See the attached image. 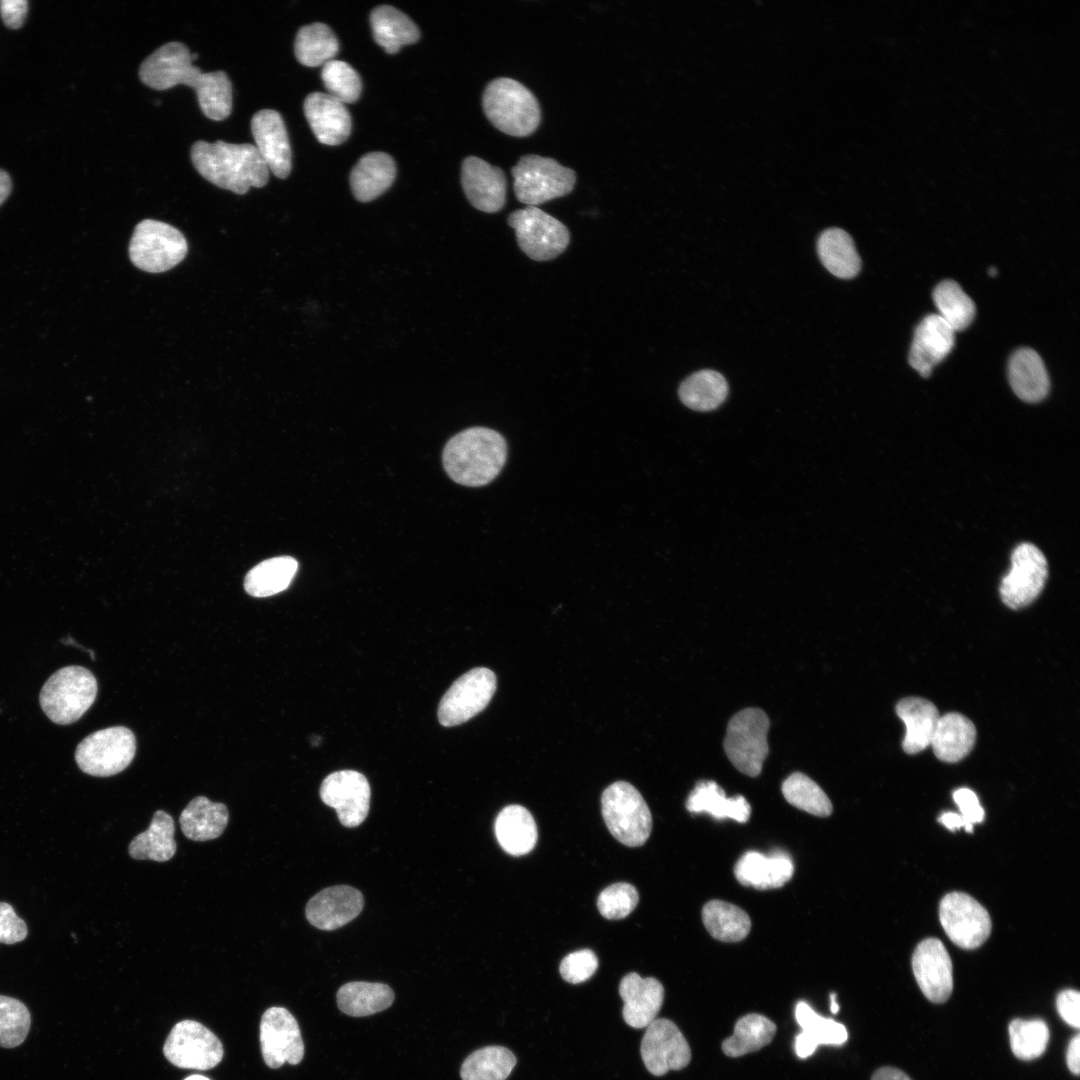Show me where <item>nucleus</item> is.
<instances>
[{"mask_svg": "<svg viewBox=\"0 0 1080 1080\" xmlns=\"http://www.w3.org/2000/svg\"><path fill=\"white\" fill-rule=\"evenodd\" d=\"M141 81L156 90L178 84L192 87L202 112L212 120L227 118L232 110V85L224 71L202 72L193 65L188 47L177 41L160 46L139 68Z\"/></svg>", "mask_w": 1080, "mask_h": 1080, "instance_id": "obj_1", "label": "nucleus"}, {"mask_svg": "<svg viewBox=\"0 0 1080 1080\" xmlns=\"http://www.w3.org/2000/svg\"><path fill=\"white\" fill-rule=\"evenodd\" d=\"M196 170L212 184L236 194L267 184L269 169L254 144L197 141L191 148Z\"/></svg>", "mask_w": 1080, "mask_h": 1080, "instance_id": "obj_2", "label": "nucleus"}, {"mask_svg": "<svg viewBox=\"0 0 1080 1080\" xmlns=\"http://www.w3.org/2000/svg\"><path fill=\"white\" fill-rule=\"evenodd\" d=\"M507 452V442L499 432L487 427H471L447 442L442 454L443 466L454 482L481 487L499 475Z\"/></svg>", "mask_w": 1080, "mask_h": 1080, "instance_id": "obj_3", "label": "nucleus"}, {"mask_svg": "<svg viewBox=\"0 0 1080 1080\" xmlns=\"http://www.w3.org/2000/svg\"><path fill=\"white\" fill-rule=\"evenodd\" d=\"M482 104L490 122L511 136H528L540 123L541 110L535 95L511 78L492 80L483 93Z\"/></svg>", "mask_w": 1080, "mask_h": 1080, "instance_id": "obj_4", "label": "nucleus"}, {"mask_svg": "<svg viewBox=\"0 0 1080 1080\" xmlns=\"http://www.w3.org/2000/svg\"><path fill=\"white\" fill-rule=\"evenodd\" d=\"M98 684L88 669L70 665L55 671L44 683L39 703L54 723L69 725L79 720L96 699Z\"/></svg>", "mask_w": 1080, "mask_h": 1080, "instance_id": "obj_5", "label": "nucleus"}, {"mask_svg": "<svg viewBox=\"0 0 1080 1080\" xmlns=\"http://www.w3.org/2000/svg\"><path fill=\"white\" fill-rule=\"evenodd\" d=\"M602 815L610 833L628 847L643 845L652 829V816L640 792L630 783L617 781L601 796Z\"/></svg>", "mask_w": 1080, "mask_h": 1080, "instance_id": "obj_6", "label": "nucleus"}, {"mask_svg": "<svg viewBox=\"0 0 1080 1080\" xmlns=\"http://www.w3.org/2000/svg\"><path fill=\"white\" fill-rule=\"evenodd\" d=\"M516 198L527 206H537L565 196L574 188L575 172L555 159L536 154L522 156L512 167Z\"/></svg>", "mask_w": 1080, "mask_h": 1080, "instance_id": "obj_7", "label": "nucleus"}, {"mask_svg": "<svg viewBox=\"0 0 1080 1080\" xmlns=\"http://www.w3.org/2000/svg\"><path fill=\"white\" fill-rule=\"evenodd\" d=\"M770 721L759 708H745L728 722L723 746L726 756L741 773L758 776L769 753Z\"/></svg>", "mask_w": 1080, "mask_h": 1080, "instance_id": "obj_8", "label": "nucleus"}, {"mask_svg": "<svg viewBox=\"0 0 1080 1080\" xmlns=\"http://www.w3.org/2000/svg\"><path fill=\"white\" fill-rule=\"evenodd\" d=\"M187 249V241L178 229L158 220L145 219L134 229L129 256L137 268L161 273L180 263Z\"/></svg>", "mask_w": 1080, "mask_h": 1080, "instance_id": "obj_9", "label": "nucleus"}, {"mask_svg": "<svg viewBox=\"0 0 1080 1080\" xmlns=\"http://www.w3.org/2000/svg\"><path fill=\"white\" fill-rule=\"evenodd\" d=\"M136 753L134 733L124 726H113L86 736L76 747L75 761L80 770L96 777L122 772Z\"/></svg>", "mask_w": 1080, "mask_h": 1080, "instance_id": "obj_10", "label": "nucleus"}, {"mask_svg": "<svg viewBox=\"0 0 1080 1080\" xmlns=\"http://www.w3.org/2000/svg\"><path fill=\"white\" fill-rule=\"evenodd\" d=\"M507 221L515 230L520 249L533 260H551L569 244L568 228L537 206L515 210L509 214Z\"/></svg>", "mask_w": 1080, "mask_h": 1080, "instance_id": "obj_11", "label": "nucleus"}, {"mask_svg": "<svg viewBox=\"0 0 1080 1080\" xmlns=\"http://www.w3.org/2000/svg\"><path fill=\"white\" fill-rule=\"evenodd\" d=\"M493 671L477 667L460 676L446 691L438 706L441 725H460L486 708L496 691Z\"/></svg>", "mask_w": 1080, "mask_h": 1080, "instance_id": "obj_12", "label": "nucleus"}, {"mask_svg": "<svg viewBox=\"0 0 1080 1080\" xmlns=\"http://www.w3.org/2000/svg\"><path fill=\"white\" fill-rule=\"evenodd\" d=\"M163 1053L176 1067L209 1070L220 1063L224 1050L218 1037L204 1025L183 1020L171 1029Z\"/></svg>", "mask_w": 1080, "mask_h": 1080, "instance_id": "obj_13", "label": "nucleus"}, {"mask_svg": "<svg viewBox=\"0 0 1080 1080\" xmlns=\"http://www.w3.org/2000/svg\"><path fill=\"white\" fill-rule=\"evenodd\" d=\"M939 918L947 936L962 949L978 948L991 932L987 910L963 892H951L942 898Z\"/></svg>", "mask_w": 1080, "mask_h": 1080, "instance_id": "obj_14", "label": "nucleus"}, {"mask_svg": "<svg viewBox=\"0 0 1080 1080\" xmlns=\"http://www.w3.org/2000/svg\"><path fill=\"white\" fill-rule=\"evenodd\" d=\"M1048 576L1043 553L1031 543L1018 545L1011 556V569L1000 586L1003 603L1011 609L1031 604L1041 593Z\"/></svg>", "mask_w": 1080, "mask_h": 1080, "instance_id": "obj_15", "label": "nucleus"}, {"mask_svg": "<svg viewBox=\"0 0 1080 1080\" xmlns=\"http://www.w3.org/2000/svg\"><path fill=\"white\" fill-rule=\"evenodd\" d=\"M260 1045L266 1065L276 1069L303 1059L304 1043L294 1016L283 1007H270L260 1021Z\"/></svg>", "mask_w": 1080, "mask_h": 1080, "instance_id": "obj_16", "label": "nucleus"}, {"mask_svg": "<svg viewBox=\"0 0 1080 1080\" xmlns=\"http://www.w3.org/2000/svg\"><path fill=\"white\" fill-rule=\"evenodd\" d=\"M370 785L366 777L354 770L329 774L320 787L322 801L334 808L345 827L359 826L367 817L370 806Z\"/></svg>", "mask_w": 1080, "mask_h": 1080, "instance_id": "obj_17", "label": "nucleus"}, {"mask_svg": "<svg viewBox=\"0 0 1080 1080\" xmlns=\"http://www.w3.org/2000/svg\"><path fill=\"white\" fill-rule=\"evenodd\" d=\"M641 1057L647 1070L662 1076L669 1070H681L691 1060L690 1047L678 1027L668 1019H655L641 1041Z\"/></svg>", "mask_w": 1080, "mask_h": 1080, "instance_id": "obj_18", "label": "nucleus"}, {"mask_svg": "<svg viewBox=\"0 0 1080 1080\" xmlns=\"http://www.w3.org/2000/svg\"><path fill=\"white\" fill-rule=\"evenodd\" d=\"M912 969L925 997L933 1003L948 1000L953 990L952 961L943 943L936 938L920 942L912 956Z\"/></svg>", "mask_w": 1080, "mask_h": 1080, "instance_id": "obj_19", "label": "nucleus"}, {"mask_svg": "<svg viewBox=\"0 0 1080 1080\" xmlns=\"http://www.w3.org/2000/svg\"><path fill=\"white\" fill-rule=\"evenodd\" d=\"M251 131L254 146L269 171L278 178H286L291 171L292 155L282 116L275 110L262 109L253 115Z\"/></svg>", "mask_w": 1080, "mask_h": 1080, "instance_id": "obj_20", "label": "nucleus"}, {"mask_svg": "<svg viewBox=\"0 0 1080 1080\" xmlns=\"http://www.w3.org/2000/svg\"><path fill=\"white\" fill-rule=\"evenodd\" d=\"M461 183L469 202L478 210L495 213L506 201L504 172L485 160L468 156L461 169Z\"/></svg>", "mask_w": 1080, "mask_h": 1080, "instance_id": "obj_21", "label": "nucleus"}, {"mask_svg": "<svg viewBox=\"0 0 1080 1080\" xmlns=\"http://www.w3.org/2000/svg\"><path fill=\"white\" fill-rule=\"evenodd\" d=\"M364 906L362 893L348 885L325 888L307 903V920L321 930H335L355 919Z\"/></svg>", "mask_w": 1080, "mask_h": 1080, "instance_id": "obj_22", "label": "nucleus"}, {"mask_svg": "<svg viewBox=\"0 0 1080 1080\" xmlns=\"http://www.w3.org/2000/svg\"><path fill=\"white\" fill-rule=\"evenodd\" d=\"M955 331L938 314H929L915 329L909 363L922 377H928L932 369L951 352Z\"/></svg>", "mask_w": 1080, "mask_h": 1080, "instance_id": "obj_23", "label": "nucleus"}, {"mask_svg": "<svg viewBox=\"0 0 1080 1080\" xmlns=\"http://www.w3.org/2000/svg\"><path fill=\"white\" fill-rule=\"evenodd\" d=\"M794 864L784 850L765 855L757 851L744 853L736 862L734 875L743 886L758 890L782 887L793 876Z\"/></svg>", "mask_w": 1080, "mask_h": 1080, "instance_id": "obj_24", "label": "nucleus"}, {"mask_svg": "<svg viewBox=\"0 0 1080 1080\" xmlns=\"http://www.w3.org/2000/svg\"><path fill=\"white\" fill-rule=\"evenodd\" d=\"M619 994L624 1002V1021L633 1028L647 1027L655 1020L664 1000V988L657 979L634 972L622 978Z\"/></svg>", "mask_w": 1080, "mask_h": 1080, "instance_id": "obj_25", "label": "nucleus"}, {"mask_svg": "<svg viewBox=\"0 0 1080 1080\" xmlns=\"http://www.w3.org/2000/svg\"><path fill=\"white\" fill-rule=\"evenodd\" d=\"M304 114L319 142L339 145L351 132V116L345 104L327 93L313 92L304 101Z\"/></svg>", "mask_w": 1080, "mask_h": 1080, "instance_id": "obj_26", "label": "nucleus"}, {"mask_svg": "<svg viewBox=\"0 0 1080 1080\" xmlns=\"http://www.w3.org/2000/svg\"><path fill=\"white\" fill-rule=\"evenodd\" d=\"M1008 377L1014 393L1023 401L1035 403L1049 392V376L1040 355L1031 348H1020L1011 356Z\"/></svg>", "mask_w": 1080, "mask_h": 1080, "instance_id": "obj_27", "label": "nucleus"}, {"mask_svg": "<svg viewBox=\"0 0 1080 1080\" xmlns=\"http://www.w3.org/2000/svg\"><path fill=\"white\" fill-rule=\"evenodd\" d=\"M896 713L906 726L902 747L908 754L926 749L932 741L940 718L936 706L920 697H907L896 705Z\"/></svg>", "mask_w": 1080, "mask_h": 1080, "instance_id": "obj_28", "label": "nucleus"}, {"mask_svg": "<svg viewBox=\"0 0 1080 1080\" xmlns=\"http://www.w3.org/2000/svg\"><path fill=\"white\" fill-rule=\"evenodd\" d=\"M686 808L691 813H708L717 820L733 819L739 823L749 820L751 806L742 795L726 797L714 781L702 780L690 792Z\"/></svg>", "mask_w": 1080, "mask_h": 1080, "instance_id": "obj_29", "label": "nucleus"}, {"mask_svg": "<svg viewBox=\"0 0 1080 1080\" xmlns=\"http://www.w3.org/2000/svg\"><path fill=\"white\" fill-rule=\"evenodd\" d=\"M976 740V728L964 715L950 712L940 716L932 741L935 756L944 762L955 763L965 758Z\"/></svg>", "mask_w": 1080, "mask_h": 1080, "instance_id": "obj_30", "label": "nucleus"}, {"mask_svg": "<svg viewBox=\"0 0 1080 1080\" xmlns=\"http://www.w3.org/2000/svg\"><path fill=\"white\" fill-rule=\"evenodd\" d=\"M396 176L394 159L384 152L364 155L353 167L350 185L355 198L369 202L383 194Z\"/></svg>", "mask_w": 1080, "mask_h": 1080, "instance_id": "obj_31", "label": "nucleus"}, {"mask_svg": "<svg viewBox=\"0 0 1080 1080\" xmlns=\"http://www.w3.org/2000/svg\"><path fill=\"white\" fill-rule=\"evenodd\" d=\"M494 828L499 845L510 855H525L536 845V823L523 806L504 807L496 817Z\"/></svg>", "mask_w": 1080, "mask_h": 1080, "instance_id": "obj_32", "label": "nucleus"}, {"mask_svg": "<svg viewBox=\"0 0 1080 1080\" xmlns=\"http://www.w3.org/2000/svg\"><path fill=\"white\" fill-rule=\"evenodd\" d=\"M228 819L229 813L225 804L197 796L184 808L179 822L188 839L206 841L218 838L226 828Z\"/></svg>", "mask_w": 1080, "mask_h": 1080, "instance_id": "obj_33", "label": "nucleus"}, {"mask_svg": "<svg viewBox=\"0 0 1080 1080\" xmlns=\"http://www.w3.org/2000/svg\"><path fill=\"white\" fill-rule=\"evenodd\" d=\"M375 42L387 53H397L402 46L418 41L417 25L403 12L388 5L376 7L370 15Z\"/></svg>", "mask_w": 1080, "mask_h": 1080, "instance_id": "obj_34", "label": "nucleus"}, {"mask_svg": "<svg viewBox=\"0 0 1080 1080\" xmlns=\"http://www.w3.org/2000/svg\"><path fill=\"white\" fill-rule=\"evenodd\" d=\"M174 833L175 825L171 815L163 810H157L149 828L135 836L130 842L129 854L136 860L168 861L174 856L177 848Z\"/></svg>", "mask_w": 1080, "mask_h": 1080, "instance_id": "obj_35", "label": "nucleus"}, {"mask_svg": "<svg viewBox=\"0 0 1080 1080\" xmlns=\"http://www.w3.org/2000/svg\"><path fill=\"white\" fill-rule=\"evenodd\" d=\"M817 252L824 267L841 279L855 277L861 268V260L851 236L840 228H830L821 233Z\"/></svg>", "mask_w": 1080, "mask_h": 1080, "instance_id": "obj_36", "label": "nucleus"}, {"mask_svg": "<svg viewBox=\"0 0 1080 1080\" xmlns=\"http://www.w3.org/2000/svg\"><path fill=\"white\" fill-rule=\"evenodd\" d=\"M336 997L337 1005L343 1013L363 1017L387 1009L395 996L386 984L355 981L341 986Z\"/></svg>", "mask_w": 1080, "mask_h": 1080, "instance_id": "obj_37", "label": "nucleus"}, {"mask_svg": "<svg viewBox=\"0 0 1080 1080\" xmlns=\"http://www.w3.org/2000/svg\"><path fill=\"white\" fill-rule=\"evenodd\" d=\"M679 398L688 408L711 411L718 408L728 395V384L717 371L700 370L687 377L679 387Z\"/></svg>", "mask_w": 1080, "mask_h": 1080, "instance_id": "obj_38", "label": "nucleus"}, {"mask_svg": "<svg viewBox=\"0 0 1080 1080\" xmlns=\"http://www.w3.org/2000/svg\"><path fill=\"white\" fill-rule=\"evenodd\" d=\"M297 569V560L290 556L264 560L246 574L245 591L254 597L275 595L288 588Z\"/></svg>", "mask_w": 1080, "mask_h": 1080, "instance_id": "obj_39", "label": "nucleus"}, {"mask_svg": "<svg viewBox=\"0 0 1080 1080\" xmlns=\"http://www.w3.org/2000/svg\"><path fill=\"white\" fill-rule=\"evenodd\" d=\"M702 920L709 934L722 942L741 941L751 929L748 914L740 907L722 900L707 902L702 909Z\"/></svg>", "mask_w": 1080, "mask_h": 1080, "instance_id": "obj_40", "label": "nucleus"}, {"mask_svg": "<svg viewBox=\"0 0 1080 1080\" xmlns=\"http://www.w3.org/2000/svg\"><path fill=\"white\" fill-rule=\"evenodd\" d=\"M776 1033V1025L760 1014H748L735 1024L734 1033L722 1043V1050L729 1057H739L768 1045Z\"/></svg>", "mask_w": 1080, "mask_h": 1080, "instance_id": "obj_41", "label": "nucleus"}, {"mask_svg": "<svg viewBox=\"0 0 1080 1080\" xmlns=\"http://www.w3.org/2000/svg\"><path fill=\"white\" fill-rule=\"evenodd\" d=\"M338 40L329 26L312 23L301 27L296 35L294 51L297 60L309 67L324 65L335 59Z\"/></svg>", "mask_w": 1080, "mask_h": 1080, "instance_id": "obj_42", "label": "nucleus"}, {"mask_svg": "<svg viewBox=\"0 0 1080 1080\" xmlns=\"http://www.w3.org/2000/svg\"><path fill=\"white\" fill-rule=\"evenodd\" d=\"M516 1057L503 1046H488L471 1053L463 1062L462 1080H506Z\"/></svg>", "mask_w": 1080, "mask_h": 1080, "instance_id": "obj_43", "label": "nucleus"}, {"mask_svg": "<svg viewBox=\"0 0 1080 1080\" xmlns=\"http://www.w3.org/2000/svg\"><path fill=\"white\" fill-rule=\"evenodd\" d=\"M938 315L956 331L966 329L974 320L976 307L972 299L953 280L940 282L933 291Z\"/></svg>", "mask_w": 1080, "mask_h": 1080, "instance_id": "obj_44", "label": "nucleus"}, {"mask_svg": "<svg viewBox=\"0 0 1080 1080\" xmlns=\"http://www.w3.org/2000/svg\"><path fill=\"white\" fill-rule=\"evenodd\" d=\"M782 794L794 807L819 817L829 816L833 806L822 788L807 775L794 772L782 783Z\"/></svg>", "mask_w": 1080, "mask_h": 1080, "instance_id": "obj_45", "label": "nucleus"}, {"mask_svg": "<svg viewBox=\"0 0 1080 1080\" xmlns=\"http://www.w3.org/2000/svg\"><path fill=\"white\" fill-rule=\"evenodd\" d=\"M1013 1054L1025 1061L1040 1057L1049 1042V1029L1041 1019H1014L1009 1024Z\"/></svg>", "mask_w": 1080, "mask_h": 1080, "instance_id": "obj_46", "label": "nucleus"}, {"mask_svg": "<svg viewBox=\"0 0 1080 1080\" xmlns=\"http://www.w3.org/2000/svg\"><path fill=\"white\" fill-rule=\"evenodd\" d=\"M795 1017L802 1032L809 1035L817 1045H842L848 1039L846 1027L830 1018L817 1014L806 1002L796 1005Z\"/></svg>", "mask_w": 1080, "mask_h": 1080, "instance_id": "obj_47", "label": "nucleus"}, {"mask_svg": "<svg viewBox=\"0 0 1080 1080\" xmlns=\"http://www.w3.org/2000/svg\"><path fill=\"white\" fill-rule=\"evenodd\" d=\"M31 1025L28 1008L20 1000L0 995V1046L14 1048L25 1040Z\"/></svg>", "mask_w": 1080, "mask_h": 1080, "instance_id": "obj_48", "label": "nucleus"}, {"mask_svg": "<svg viewBox=\"0 0 1080 1080\" xmlns=\"http://www.w3.org/2000/svg\"><path fill=\"white\" fill-rule=\"evenodd\" d=\"M321 78L330 96L342 103L355 102L361 93V79L348 63L333 59L322 67Z\"/></svg>", "mask_w": 1080, "mask_h": 1080, "instance_id": "obj_49", "label": "nucleus"}, {"mask_svg": "<svg viewBox=\"0 0 1080 1080\" xmlns=\"http://www.w3.org/2000/svg\"><path fill=\"white\" fill-rule=\"evenodd\" d=\"M639 895L629 883L619 882L606 887L598 896L600 914L610 920L628 916L637 906Z\"/></svg>", "mask_w": 1080, "mask_h": 1080, "instance_id": "obj_50", "label": "nucleus"}, {"mask_svg": "<svg viewBox=\"0 0 1080 1080\" xmlns=\"http://www.w3.org/2000/svg\"><path fill=\"white\" fill-rule=\"evenodd\" d=\"M598 968V958L589 949H582L568 954L560 964L562 978L572 984L588 980Z\"/></svg>", "mask_w": 1080, "mask_h": 1080, "instance_id": "obj_51", "label": "nucleus"}, {"mask_svg": "<svg viewBox=\"0 0 1080 1080\" xmlns=\"http://www.w3.org/2000/svg\"><path fill=\"white\" fill-rule=\"evenodd\" d=\"M27 934L25 921L9 903L0 902V943L12 945L23 941Z\"/></svg>", "mask_w": 1080, "mask_h": 1080, "instance_id": "obj_52", "label": "nucleus"}, {"mask_svg": "<svg viewBox=\"0 0 1080 1080\" xmlns=\"http://www.w3.org/2000/svg\"><path fill=\"white\" fill-rule=\"evenodd\" d=\"M953 799L967 823L969 832H972L973 825L982 822L985 815L977 795L969 788H959L953 792Z\"/></svg>", "mask_w": 1080, "mask_h": 1080, "instance_id": "obj_53", "label": "nucleus"}, {"mask_svg": "<svg viewBox=\"0 0 1080 1080\" xmlns=\"http://www.w3.org/2000/svg\"><path fill=\"white\" fill-rule=\"evenodd\" d=\"M1056 1007L1059 1015L1067 1024L1079 1028L1080 995L1078 991L1072 989L1061 991L1056 999Z\"/></svg>", "mask_w": 1080, "mask_h": 1080, "instance_id": "obj_54", "label": "nucleus"}, {"mask_svg": "<svg viewBox=\"0 0 1080 1080\" xmlns=\"http://www.w3.org/2000/svg\"><path fill=\"white\" fill-rule=\"evenodd\" d=\"M28 11L26 0H1L0 14L5 25L11 29H17L24 23Z\"/></svg>", "mask_w": 1080, "mask_h": 1080, "instance_id": "obj_55", "label": "nucleus"}, {"mask_svg": "<svg viewBox=\"0 0 1080 1080\" xmlns=\"http://www.w3.org/2000/svg\"><path fill=\"white\" fill-rule=\"evenodd\" d=\"M1079 1055H1080V1035L1077 1034V1035H1075V1037H1073L1071 1039V1041H1070V1043L1068 1045L1067 1053H1066L1067 1066H1068L1069 1070L1075 1075H1078L1079 1071H1080V1068H1079V1066H1080V1064H1079Z\"/></svg>", "mask_w": 1080, "mask_h": 1080, "instance_id": "obj_56", "label": "nucleus"}, {"mask_svg": "<svg viewBox=\"0 0 1080 1080\" xmlns=\"http://www.w3.org/2000/svg\"><path fill=\"white\" fill-rule=\"evenodd\" d=\"M818 1045L806 1033L801 1032L795 1039V1051L799 1058H807L812 1055Z\"/></svg>", "mask_w": 1080, "mask_h": 1080, "instance_id": "obj_57", "label": "nucleus"}, {"mask_svg": "<svg viewBox=\"0 0 1080 1080\" xmlns=\"http://www.w3.org/2000/svg\"><path fill=\"white\" fill-rule=\"evenodd\" d=\"M938 821L951 831L964 828L967 832H969L967 823L958 813L945 812L939 817Z\"/></svg>", "mask_w": 1080, "mask_h": 1080, "instance_id": "obj_58", "label": "nucleus"}, {"mask_svg": "<svg viewBox=\"0 0 1080 1080\" xmlns=\"http://www.w3.org/2000/svg\"><path fill=\"white\" fill-rule=\"evenodd\" d=\"M871 1080H912L903 1071L894 1067H882L876 1070Z\"/></svg>", "mask_w": 1080, "mask_h": 1080, "instance_id": "obj_59", "label": "nucleus"}, {"mask_svg": "<svg viewBox=\"0 0 1080 1080\" xmlns=\"http://www.w3.org/2000/svg\"><path fill=\"white\" fill-rule=\"evenodd\" d=\"M12 190V180L10 175L0 168V205L7 199Z\"/></svg>", "mask_w": 1080, "mask_h": 1080, "instance_id": "obj_60", "label": "nucleus"}, {"mask_svg": "<svg viewBox=\"0 0 1080 1080\" xmlns=\"http://www.w3.org/2000/svg\"><path fill=\"white\" fill-rule=\"evenodd\" d=\"M839 1009H840L839 1005H838V1003L836 1001V993H831L830 994V1010H831V1012L833 1014H836V1013H838Z\"/></svg>", "mask_w": 1080, "mask_h": 1080, "instance_id": "obj_61", "label": "nucleus"}, {"mask_svg": "<svg viewBox=\"0 0 1080 1080\" xmlns=\"http://www.w3.org/2000/svg\"><path fill=\"white\" fill-rule=\"evenodd\" d=\"M184 1080H210V1079L203 1076V1075L195 1074V1075L188 1076Z\"/></svg>", "mask_w": 1080, "mask_h": 1080, "instance_id": "obj_62", "label": "nucleus"}, {"mask_svg": "<svg viewBox=\"0 0 1080 1080\" xmlns=\"http://www.w3.org/2000/svg\"><path fill=\"white\" fill-rule=\"evenodd\" d=\"M988 273L990 276L994 277L997 274V270L994 267H990Z\"/></svg>", "mask_w": 1080, "mask_h": 1080, "instance_id": "obj_63", "label": "nucleus"}]
</instances>
